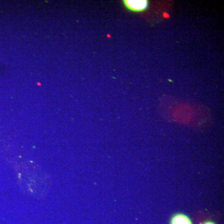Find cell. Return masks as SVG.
Here are the masks:
<instances>
[{
    "label": "cell",
    "mask_w": 224,
    "mask_h": 224,
    "mask_svg": "<svg viewBox=\"0 0 224 224\" xmlns=\"http://www.w3.org/2000/svg\"><path fill=\"white\" fill-rule=\"evenodd\" d=\"M123 3L128 9L137 12L145 11L149 6L146 0H125Z\"/></svg>",
    "instance_id": "6da1fadb"
},
{
    "label": "cell",
    "mask_w": 224,
    "mask_h": 224,
    "mask_svg": "<svg viewBox=\"0 0 224 224\" xmlns=\"http://www.w3.org/2000/svg\"><path fill=\"white\" fill-rule=\"evenodd\" d=\"M170 224H192V222L191 219L186 214L178 213L172 216Z\"/></svg>",
    "instance_id": "7a4b0ae2"
},
{
    "label": "cell",
    "mask_w": 224,
    "mask_h": 224,
    "mask_svg": "<svg viewBox=\"0 0 224 224\" xmlns=\"http://www.w3.org/2000/svg\"><path fill=\"white\" fill-rule=\"evenodd\" d=\"M201 224H215L214 222H211V221H207V222H204V223Z\"/></svg>",
    "instance_id": "3957f363"
}]
</instances>
